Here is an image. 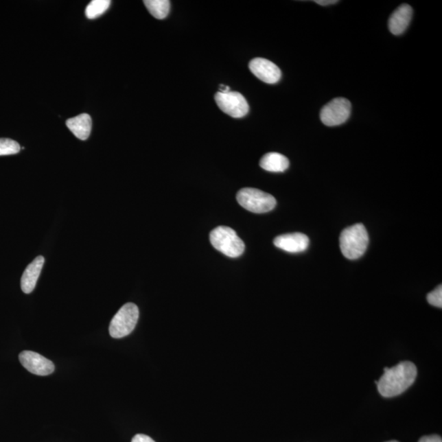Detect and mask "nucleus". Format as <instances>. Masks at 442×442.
Returning a JSON list of instances; mask_svg holds the SVG:
<instances>
[{
	"instance_id": "obj_18",
	"label": "nucleus",
	"mask_w": 442,
	"mask_h": 442,
	"mask_svg": "<svg viewBox=\"0 0 442 442\" xmlns=\"http://www.w3.org/2000/svg\"><path fill=\"white\" fill-rule=\"evenodd\" d=\"M428 303L433 305V307L441 308L442 307V287L439 286L435 290L429 292L427 296Z\"/></svg>"
},
{
	"instance_id": "obj_20",
	"label": "nucleus",
	"mask_w": 442,
	"mask_h": 442,
	"mask_svg": "<svg viewBox=\"0 0 442 442\" xmlns=\"http://www.w3.org/2000/svg\"><path fill=\"white\" fill-rule=\"evenodd\" d=\"M131 442H155L150 437L144 434H137L133 437Z\"/></svg>"
},
{
	"instance_id": "obj_13",
	"label": "nucleus",
	"mask_w": 442,
	"mask_h": 442,
	"mask_svg": "<svg viewBox=\"0 0 442 442\" xmlns=\"http://www.w3.org/2000/svg\"><path fill=\"white\" fill-rule=\"evenodd\" d=\"M67 126L76 138L86 140L91 135L92 119L87 113L80 114L78 117L68 119Z\"/></svg>"
},
{
	"instance_id": "obj_17",
	"label": "nucleus",
	"mask_w": 442,
	"mask_h": 442,
	"mask_svg": "<svg viewBox=\"0 0 442 442\" xmlns=\"http://www.w3.org/2000/svg\"><path fill=\"white\" fill-rule=\"evenodd\" d=\"M21 147L19 143L10 139H0V156L19 154Z\"/></svg>"
},
{
	"instance_id": "obj_12",
	"label": "nucleus",
	"mask_w": 442,
	"mask_h": 442,
	"mask_svg": "<svg viewBox=\"0 0 442 442\" xmlns=\"http://www.w3.org/2000/svg\"><path fill=\"white\" fill-rule=\"evenodd\" d=\"M412 15L413 10L411 7L408 4H402L391 16L388 23L390 32L395 36L402 35L409 25Z\"/></svg>"
},
{
	"instance_id": "obj_4",
	"label": "nucleus",
	"mask_w": 442,
	"mask_h": 442,
	"mask_svg": "<svg viewBox=\"0 0 442 442\" xmlns=\"http://www.w3.org/2000/svg\"><path fill=\"white\" fill-rule=\"evenodd\" d=\"M139 316L137 305L134 303H126L123 305L110 323V337L121 338L130 335L137 325Z\"/></svg>"
},
{
	"instance_id": "obj_1",
	"label": "nucleus",
	"mask_w": 442,
	"mask_h": 442,
	"mask_svg": "<svg viewBox=\"0 0 442 442\" xmlns=\"http://www.w3.org/2000/svg\"><path fill=\"white\" fill-rule=\"evenodd\" d=\"M417 375V368L410 361H402L393 368H384V375L375 381L378 393L386 398L397 397L413 385Z\"/></svg>"
},
{
	"instance_id": "obj_8",
	"label": "nucleus",
	"mask_w": 442,
	"mask_h": 442,
	"mask_svg": "<svg viewBox=\"0 0 442 442\" xmlns=\"http://www.w3.org/2000/svg\"><path fill=\"white\" fill-rule=\"evenodd\" d=\"M19 360L23 367L33 375L39 376L49 375L53 373L55 367L52 361L43 356L31 351H24L19 355Z\"/></svg>"
},
{
	"instance_id": "obj_23",
	"label": "nucleus",
	"mask_w": 442,
	"mask_h": 442,
	"mask_svg": "<svg viewBox=\"0 0 442 442\" xmlns=\"http://www.w3.org/2000/svg\"><path fill=\"white\" fill-rule=\"evenodd\" d=\"M386 442H398L397 441H386Z\"/></svg>"
},
{
	"instance_id": "obj_9",
	"label": "nucleus",
	"mask_w": 442,
	"mask_h": 442,
	"mask_svg": "<svg viewBox=\"0 0 442 442\" xmlns=\"http://www.w3.org/2000/svg\"><path fill=\"white\" fill-rule=\"evenodd\" d=\"M249 69L256 78L267 84H275L281 79L282 73L279 67L265 58L253 59L249 63Z\"/></svg>"
},
{
	"instance_id": "obj_21",
	"label": "nucleus",
	"mask_w": 442,
	"mask_h": 442,
	"mask_svg": "<svg viewBox=\"0 0 442 442\" xmlns=\"http://www.w3.org/2000/svg\"><path fill=\"white\" fill-rule=\"evenodd\" d=\"M316 3L320 4L321 6H328L331 5V4H335L338 3V1H336V0H316Z\"/></svg>"
},
{
	"instance_id": "obj_22",
	"label": "nucleus",
	"mask_w": 442,
	"mask_h": 442,
	"mask_svg": "<svg viewBox=\"0 0 442 442\" xmlns=\"http://www.w3.org/2000/svg\"><path fill=\"white\" fill-rule=\"evenodd\" d=\"M229 91H231V89H229V86H224V84H220V91L219 92L225 93H228Z\"/></svg>"
},
{
	"instance_id": "obj_6",
	"label": "nucleus",
	"mask_w": 442,
	"mask_h": 442,
	"mask_svg": "<svg viewBox=\"0 0 442 442\" xmlns=\"http://www.w3.org/2000/svg\"><path fill=\"white\" fill-rule=\"evenodd\" d=\"M215 100L223 113L233 118L244 117L249 112L248 101L240 93L218 92L216 93Z\"/></svg>"
},
{
	"instance_id": "obj_3",
	"label": "nucleus",
	"mask_w": 442,
	"mask_h": 442,
	"mask_svg": "<svg viewBox=\"0 0 442 442\" xmlns=\"http://www.w3.org/2000/svg\"><path fill=\"white\" fill-rule=\"evenodd\" d=\"M210 241L216 250L229 257H239L245 250L243 240L233 229L227 226L214 229L210 233Z\"/></svg>"
},
{
	"instance_id": "obj_5",
	"label": "nucleus",
	"mask_w": 442,
	"mask_h": 442,
	"mask_svg": "<svg viewBox=\"0 0 442 442\" xmlns=\"http://www.w3.org/2000/svg\"><path fill=\"white\" fill-rule=\"evenodd\" d=\"M237 202L253 213H266L274 209L276 200L271 194L253 188H244L237 194Z\"/></svg>"
},
{
	"instance_id": "obj_7",
	"label": "nucleus",
	"mask_w": 442,
	"mask_h": 442,
	"mask_svg": "<svg viewBox=\"0 0 442 442\" xmlns=\"http://www.w3.org/2000/svg\"><path fill=\"white\" fill-rule=\"evenodd\" d=\"M351 105L343 97H337L322 108L321 120L327 126H337L345 123L349 118Z\"/></svg>"
},
{
	"instance_id": "obj_15",
	"label": "nucleus",
	"mask_w": 442,
	"mask_h": 442,
	"mask_svg": "<svg viewBox=\"0 0 442 442\" xmlns=\"http://www.w3.org/2000/svg\"><path fill=\"white\" fill-rule=\"evenodd\" d=\"M143 3L148 12L156 19L167 18L171 8V2L168 0H146Z\"/></svg>"
},
{
	"instance_id": "obj_19",
	"label": "nucleus",
	"mask_w": 442,
	"mask_h": 442,
	"mask_svg": "<svg viewBox=\"0 0 442 442\" xmlns=\"http://www.w3.org/2000/svg\"><path fill=\"white\" fill-rule=\"evenodd\" d=\"M419 442H442V439L439 435L424 436L421 437Z\"/></svg>"
},
{
	"instance_id": "obj_14",
	"label": "nucleus",
	"mask_w": 442,
	"mask_h": 442,
	"mask_svg": "<svg viewBox=\"0 0 442 442\" xmlns=\"http://www.w3.org/2000/svg\"><path fill=\"white\" fill-rule=\"evenodd\" d=\"M262 169L270 172H283L289 167V161L286 156L278 152H269L260 161Z\"/></svg>"
},
{
	"instance_id": "obj_16",
	"label": "nucleus",
	"mask_w": 442,
	"mask_h": 442,
	"mask_svg": "<svg viewBox=\"0 0 442 442\" xmlns=\"http://www.w3.org/2000/svg\"><path fill=\"white\" fill-rule=\"evenodd\" d=\"M110 0H93L89 3L86 10V15L89 19H95L104 14L108 10Z\"/></svg>"
},
{
	"instance_id": "obj_11",
	"label": "nucleus",
	"mask_w": 442,
	"mask_h": 442,
	"mask_svg": "<svg viewBox=\"0 0 442 442\" xmlns=\"http://www.w3.org/2000/svg\"><path fill=\"white\" fill-rule=\"evenodd\" d=\"M44 263V257H37L25 270L21 279V288L25 294H29L35 289L38 279L43 269Z\"/></svg>"
},
{
	"instance_id": "obj_2",
	"label": "nucleus",
	"mask_w": 442,
	"mask_h": 442,
	"mask_svg": "<svg viewBox=\"0 0 442 442\" xmlns=\"http://www.w3.org/2000/svg\"><path fill=\"white\" fill-rule=\"evenodd\" d=\"M369 235L362 224H356L348 227L340 235V249L343 256L349 260H356L367 252Z\"/></svg>"
},
{
	"instance_id": "obj_10",
	"label": "nucleus",
	"mask_w": 442,
	"mask_h": 442,
	"mask_svg": "<svg viewBox=\"0 0 442 442\" xmlns=\"http://www.w3.org/2000/svg\"><path fill=\"white\" fill-rule=\"evenodd\" d=\"M309 244V237L301 233H287L276 237L274 240L275 246L290 253L305 252Z\"/></svg>"
}]
</instances>
